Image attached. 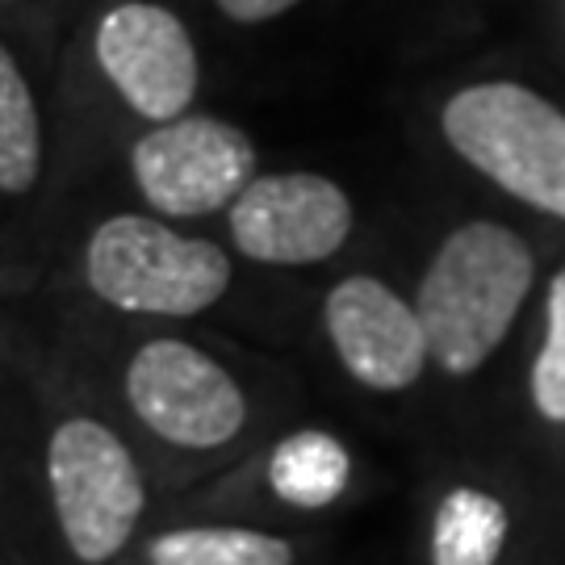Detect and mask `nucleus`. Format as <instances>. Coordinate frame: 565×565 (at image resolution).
Segmentation results:
<instances>
[{
    "label": "nucleus",
    "mask_w": 565,
    "mask_h": 565,
    "mask_svg": "<svg viewBox=\"0 0 565 565\" xmlns=\"http://www.w3.org/2000/svg\"><path fill=\"white\" fill-rule=\"evenodd\" d=\"M532 281V247L511 226L473 218L448 231L415 294L431 361L448 377L478 373L515 327Z\"/></svg>",
    "instance_id": "nucleus-1"
},
{
    "label": "nucleus",
    "mask_w": 565,
    "mask_h": 565,
    "mask_svg": "<svg viewBox=\"0 0 565 565\" xmlns=\"http://www.w3.org/2000/svg\"><path fill=\"white\" fill-rule=\"evenodd\" d=\"M440 130L486 181L548 218H565V114L536 88L469 84L445 102Z\"/></svg>",
    "instance_id": "nucleus-2"
},
{
    "label": "nucleus",
    "mask_w": 565,
    "mask_h": 565,
    "mask_svg": "<svg viewBox=\"0 0 565 565\" xmlns=\"http://www.w3.org/2000/svg\"><path fill=\"white\" fill-rule=\"evenodd\" d=\"M84 277L102 302L118 310L193 319L226 294L231 260L218 243L181 235L142 214H118L93 231Z\"/></svg>",
    "instance_id": "nucleus-3"
},
{
    "label": "nucleus",
    "mask_w": 565,
    "mask_h": 565,
    "mask_svg": "<svg viewBox=\"0 0 565 565\" xmlns=\"http://www.w3.org/2000/svg\"><path fill=\"white\" fill-rule=\"evenodd\" d=\"M46 482L67 548L88 565L118 557L147 503L130 448L97 419H67L51 431Z\"/></svg>",
    "instance_id": "nucleus-4"
},
{
    "label": "nucleus",
    "mask_w": 565,
    "mask_h": 565,
    "mask_svg": "<svg viewBox=\"0 0 565 565\" xmlns=\"http://www.w3.org/2000/svg\"><path fill=\"white\" fill-rule=\"evenodd\" d=\"M135 184L156 214L202 218L256 181V147L239 126L210 114L156 121L130 151Z\"/></svg>",
    "instance_id": "nucleus-5"
},
{
    "label": "nucleus",
    "mask_w": 565,
    "mask_h": 565,
    "mask_svg": "<svg viewBox=\"0 0 565 565\" xmlns=\"http://www.w3.org/2000/svg\"><path fill=\"white\" fill-rule=\"evenodd\" d=\"M126 398L147 431L177 448H218L247 424L239 382L184 340H151L130 356Z\"/></svg>",
    "instance_id": "nucleus-6"
},
{
    "label": "nucleus",
    "mask_w": 565,
    "mask_h": 565,
    "mask_svg": "<svg viewBox=\"0 0 565 565\" xmlns=\"http://www.w3.org/2000/svg\"><path fill=\"white\" fill-rule=\"evenodd\" d=\"M352 235V202L319 172L256 177L231 202V239L256 264L331 260Z\"/></svg>",
    "instance_id": "nucleus-7"
},
{
    "label": "nucleus",
    "mask_w": 565,
    "mask_h": 565,
    "mask_svg": "<svg viewBox=\"0 0 565 565\" xmlns=\"http://www.w3.org/2000/svg\"><path fill=\"white\" fill-rule=\"evenodd\" d=\"M97 63L121 102L147 121L181 118L198 97V46L184 21L151 0H126L105 13Z\"/></svg>",
    "instance_id": "nucleus-8"
},
{
    "label": "nucleus",
    "mask_w": 565,
    "mask_h": 565,
    "mask_svg": "<svg viewBox=\"0 0 565 565\" xmlns=\"http://www.w3.org/2000/svg\"><path fill=\"white\" fill-rule=\"evenodd\" d=\"M323 323L348 377L377 394L411 390L431 361L415 302H406L377 277H343L327 294Z\"/></svg>",
    "instance_id": "nucleus-9"
},
{
    "label": "nucleus",
    "mask_w": 565,
    "mask_h": 565,
    "mask_svg": "<svg viewBox=\"0 0 565 565\" xmlns=\"http://www.w3.org/2000/svg\"><path fill=\"white\" fill-rule=\"evenodd\" d=\"M352 482V457L348 448L319 427H302L294 436H285L268 457V486L273 494L289 507L319 511L331 507Z\"/></svg>",
    "instance_id": "nucleus-10"
},
{
    "label": "nucleus",
    "mask_w": 565,
    "mask_h": 565,
    "mask_svg": "<svg viewBox=\"0 0 565 565\" xmlns=\"http://www.w3.org/2000/svg\"><path fill=\"white\" fill-rule=\"evenodd\" d=\"M507 507L478 486L448 490L431 520V565H499L507 548Z\"/></svg>",
    "instance_id": "nucleus-11"
},
{
    "label": "nucleus",
    "mask_w": 565,
    "mask_h": 565,
    "mask_svg": "<svg viewBox=\"0 0 565 565\" xmlns=\"http://www.w3.org/2000/svg\"><path fill=\"white\" fill-rule=\"evenodd\" d=\"M151 565H294V545L260 527H177L147 545Z\"/></svg>",
    "instance_id": "nucleus-12"
},
{
    "label": "nucleus",
    "mask_w": 565,
    "mask_h": 565,
    "mask_svg": "<svg viewBox=\"0 0 565 565\" xmlns=\"http://www.w3.org/2000/svg\"><path fill=\"white\" fill-rule=\"evenodd\" d=\"M42 172V121L18 60L0 42V193H25Z\"/></svg>",
    "instance_id": "nucleus-13"
},
{
    "label": "nucleus",
    "mask_w": 565,
    "mask_h": 565,
    "mask_svg": "<svg viewBox=\"0 0 565 565\" xmlns=\"http://www.w3.org/2000/svg\"><path fill=\"white\" fill-rule=\"evenodd\" d=\"M532 406L548 424H565V264L553 273L545 294V340L532 361Z\"/></svg>",
    "instance_id": "nucleus-14"
},
{
    "label": "nucleus",
    "mask_w": 565,
    "mask_h": 565,
    "mask_svg": "<svg viewBox=\"0 0 565 565\" xmlns=\"http://www.w3.org/2000/svg\"><path fill=\"white\" fill-rule=\"evenodd\" d=\"M218 9H223L231 21H239V25H256V21H273L289 13L294 4H302V0H214Z\"/></svg>",
    "instance_id": "nucleus-15"
}]
</instances>
